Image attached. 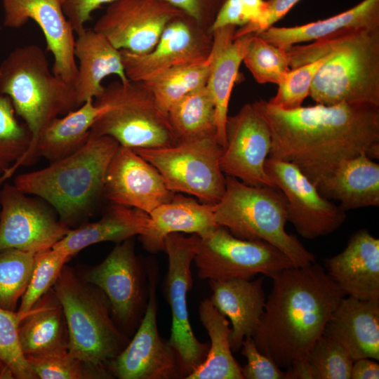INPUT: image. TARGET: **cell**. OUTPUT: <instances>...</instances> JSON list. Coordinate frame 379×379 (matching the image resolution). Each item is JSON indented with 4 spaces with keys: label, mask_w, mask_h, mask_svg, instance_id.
<instances>
[{
    "label": "cell",
    "mask_w": 379,
    "mask_h": 379,
    "mask_svg": "<svg viewBox=\"0 0 379 379\" xmlns=\"http://www.w3.org/2000/svg\"><path fill=\"white\" fill-rule=\"evenodd\" d=\"M117 0H60L64 13L74 33L85 29V24L91 19V14L104 4Z\"/></svg>",
    "instance_id": "obj_45"
},
{
    "label": "cell",
    "mask_w": 379,
    "mask_h": 379,
    "mask_svg": "<svg viewBox=\"0 0 379 379\" xmlns=\"http://www.w3.org/2000/svg\"><path fill=\"white\" fill-rule=\"evenodd\" d=\"M305 360L312 379H350L354 361L338 341L324 333Z\"/></svg>",
    "instance_id": "obj_40"
},
{
    "label": "cell",
    "mask_w": 379,
    "mask_h": 379,
    "mask_svg": "<svg viewBox=\"0 0 379 379\" xmlns=\"http://www.w3.org/2000/svg\"><path fill=\"white\" fill-rule=\"evenodd\" d=\"M234 26H225L212 32L213 44L209 54L211 69L206 87L215 107L217 139L226 145L225 125L231 93L247 48L255 33L234 38Z\"/></svg>",
    "instance_id": "obj_22"
},
{
    "label": "cell",
    "mask_w": 379,
    "mask_h": 379,
    "mask_svg": "<svg viewBox=\"0 0 379 379\" xmlns=\"http://www.w3.org/2000/svg\"><path fill=\"white\" fill-rule=\"evenodd\" d=\"M146 270L149 296L143 317L132 340L109 363L108 371L119 379L183 378L176 352L158 331V269L149 264Z\"/></svg>",
    "instance_id": "obj_13"
},
{
    "label": "cell",
    "mask_w": 379,
    "mask_h": 379,
    "mask_svg": "<svg viewBox=\"0 0 379 379\" xmlns=\"http://www.w3.org/2000/svg\"><path fill=\"white\" fill-rule=\"evenodd\" d=\"M379 364L375 359L363 358L354 361L350 379H378Z\"/></svg>",
    "instance_id": "obj_48"
},
{
    "label": "cell",
    "mask_w": 379,
    "mask_h": 379,
    "mask_svg": "<svg viewBox=\"0 0 379 379\" xmlns=\"http://www.w3.org/2000/svg\"><path fill=\"white\" fill-rule=\"evenodd\" d=\"M182 13L164 0H117L108 5L93 29L119 50L144 53L154 48L166 25Z\"/></svg>",
    "instance_id": "obj_18"
},
{
    "label": "cell",
    "mask_w": 379,
    "mask_h": 379,
    "mask_svg": "<svg viewBox=\"0 0 379 379\" xmlns=\"http://www.w3.org/2000/svg\"><path fill=\"white\" fill-rule=\"evenodd\" d=\"M323 62L324 58H320L296 68L290 69L278 83L276 95L267 102L285 110L301 107L305 99L310 96L312 81Z\"/></svg>",
    "instance_id": "obj_42"
},
{
    "label": "cell",
    "mask_w": 379,
    "mask_h": 379,
    "mask_svg": "<svg viewBox=\"0 0 379 379\" xmlns=\"http://www.w3.org/2000/svg\"><path fill=\"white\" fill-rule=\"evenodd\" d=\"M70 257L62 249L51 247L35 253L28 286L22 296L17 317L20 322L34 304L50 290Z\"/></svg>",
    "instance_id": "obj_37"
},
{
    "label": "cell",
    "mask_w": 379,
    "mask_h": 379,
    "mask_svg": "<svg viewBox=\"0 0 379 379\" xmlns=\"http://www.w3.org/2000/svg\"><path fill=\"white\" fill-rule=\"evenodd\" d=\"M149 219V214L139 209L112 204L100 220L69 230L53 247L62 249L71 257L97 243H121L135 235L145 234Z\"/></svg>",
    "instance_id": "obj_29"
},
{
    "label": "cell",
    "mask_w": 379,
    "mask_h": 379,
    "mask_svg": "<svg viewBox=\"0 0 379 379\" xmlns=\"http://www.w3.org/2000/svg\"><path fill=\"white\" fill-rule=\"evenodd\" d=\"M100 112L93 99L53 119L40 134L36 157L50 162L65 158L79 149L88 141L91 128Z\"/></svg>",
    "instance_id": "obj_31"
},
{
    "label": "cell",
    "mask_w": 379,
    "mask_h": 379,
    "mask_svg": "<svg viewBox=\"0 0 379 379\" xmlns=\"http://www.w3.org/2000/svg\"><path fill=\"white\" fill-rule=\"evenodd\" d=\"M34 255L14 248L0 252V307L15 311L30 280Z\"/></svg>",
    "instance_id": "obj_36"
},
{
    "label": "cell",
    "mask_w": 379,
    "mask_h": 379,
    "mask_svg": "<svg viewBox=\"0 0 379 379\" xmlns=\"http://www.w3.org/2000/svg\"><path fill=\"white\" fill-rule=\"evenodd\" d=\"M214 205L175 193L171 201L149 214L147 229L140 236L143 247L155 253L164 251V239L170 234L183 232L199 237L206 234L218 225Z\"/></svg>",
    "instance_id": "obj_26"
},
{
    "label": "cell",
    "mask_w": 379,
    "mask_h": 379,
    "mask_svg": "<svg viewBox=\"0 0 379 379\" xmlns=\"http://www.w3.org/2000/svg\"><path fill=\"white\" fill-rule=\"evenodd\" d=\"M348 210L379 206V164L362 153L339 165L317 186Z\"/></svg>",
    "instance_id": "obj_27"
},
{
    "label": "cell",
    "mask_w": 379,
    "mask_h": 379,
    "mask_svg": "<svg viewBox=\"0 0 379 379\" xmlns=\"http://www.w3.org/2000/svg\"><path fill=\"white\" fill-rule=\"evenodd\" d=\"M0 94L11 99L32 133L19 167L36 159V142L44 129L80 106L74 87L54 74L45 53L35 44L15 48L0 64Z\"/></svg>",
    "instance_id": "obj_5"
},
{
    "label": "cell",
    "mask_w": 379,
    "mask_h": 379,
    "mask_svg": "<svg viewBox=\"0 0 379 379\" xmlns=\"http://www.w3.org/2000/svg\"><path fill=\"white\" fill-rule=\"evenodd\" d=\"M301 0H267L266 11L257 33L265 31L281 20Z\"/></svg>",
    "instance_id": "obj_47"
},
{
    "label": "cell",
    "mask_w": 379,
    "mask_h": 379,
    "mask_svg": "<svg viewBox=\"0 0 379 379\" xmlns=\"http://www.w3.org/2000/svg\"><path fill=\"white\" fill-rule=\"evenodd\" d=\"M167 116L178 142L217 137L215 102L206 86L175 102Z\"/></svg>",
    "instance_id": "obj_33"
},
{
    "label": "cell",
    "mask_w": 379,
    "mask_h": 379,
    "mask_svg": "<svg viewBox=\"0 0 379 379\" xmlns=\"http://www.w3.org/2000/svg\"><path fill=\"white\" fill-rule=\"evenodd\" d=\"M243 62L259 84H278L291 69L286 48L274 46L256 34L249 43Z\"/></svg>",
    "instance_id": "obj_38"
},
{
    "label": "cell",
    "mask_w": 379,
    "mask_h": 379,
    "mask_svg": "<svg viewBox=\"0 0 379 379\" xmlns=\"http://www.w3.org/2000/svg\"><path fill=\"white\" fill-rule=\"evenodd\" d=\"M324 333L338 341L353 361L379 359V300L345 296L328 319Z\"/></svg>",
    "instance_id": "obj_23"
},
{
    "label": "cell",
    "mask_w": 379,
    "mask_h": 379,
    "mask_svg": "<svg viewBox=\"0 0 379 379\" xmlns=\"http://www.w3.org/2000/svg\"><path fill=\"white\" fill-rule=\"evenodd\" d=\"M4 378H13L11 373L6 368L0 365V379Z\"/></svg>",
    "instance_id": "obj_49"
},
{
    "label": "cell",
    "mask_w": 379,
    "mask_h": 379,
    "mask_svg": "<svg viewBox=\"0 0 379 379\" xmlns=\"http://www.w3.org/2000/svg\"><path fill=\"white\" fill-rule=\"evenodd\" d=\"M225 135L226 145L220 158L222 173L247 185L275 187L265 169L271 133L255 102L246 103L237 114L228 115Z\"/></svg>",
    "instance_id": "obj_17"
},
{
    "label": "cell",
    "mask_w": 379,
    "mask_h": 379,
    "mask_svg": "<svg viewBox=\"0 0 379 379\" xmlns=\"http://www.w3.org/2000/svg\"><path fill=\"white\" fill-rule=\"evenodd\" d=\"M263 280V277L253 280H209L212 291L209 300L231 321L230 343L232 352L241 350L245 337L252 336L259 323L266 302Z\"/></svg>",
    "instance_id": "obj_24"
},
{
    "label": "cell",
    "mask_w": 379,
    "mask_h": 379,
    "mask_svg": "<svg viewBox=\"0 0 379 379\" xmlns=\"http://www.w3.org/2000/svg\"><path fill=\"white\" fill-rule=\"evenodd\" d=\"M133 149L158 170L171 192L193 195L208 204L222 198L226 180L220 167L223 147L216 136L167 147Z\"/></svg>",
    "instance_id": "obj_9"
},
{
    "label": "cell",
    "mask_w": 379,
    "mask_h": 379,
    "mask_svg": "<svg viewBox=\"0 0 379 379\" xmlns=\"http://www.w3.org/2000/svg\"><path fill=\"white\" fill-rule=\"evenodd\" d=\"M20 322L15 311L0 307V365L8 369L13 378H36L20 343Z\"/></svg>",
    "instance_id": "obj_41"
},
{
    "label": "cell",
    "mask_w": 379,
    "mask_h": 379,
    "mask_svg": "<svg viewBox=\"0 0 379 379\" xmlns=\"http://www.w3.org/2000/svg\"><path fill=\"white\" fill-rule=\"evenodd\" d=\"M83 280L105 294L116 323L126 330L139 326L147 305L149 283L146 268L135 256L133 237L117 244Z\"/></svg>",
    "instance_id": "obj_12"
},
{
    "label": "cell",
    "mask_w": 379,
    "mask_h": 379,
    "mask_svg": "<svg viewBox=\"0 0 379 379\" xmlns=\"http://www.w3.org/2000/svg\"><path fill=\"white\" fill-rule=\"evenodd\" d=\"M241 353L247 360L241 368L244 379H286V372L258 350L251 336L244 339Z\"/></svg>",
    "instance_id": "obj_43"
},
{
    "label": "cell",
    "mask_w": 379,
    "mask_h": 379,
    "mask_svg": "<svg viewBox=\"0 0 379 379\" xmlns=\"http://www.w3.org/2000/svg\"><path fill=\"white\" fill-rule=\"evenodd\" d=\"M77 35L74 54L78 65L74 88L81 105L102 93L105 87L102 81L105 77L115 74L123 83L129 79L125 73L121 50L105 36L86 28Z\"/></svg>",
    "instance_id": "obj_25"
},
{
    "label": "cell",
    "mask_w": 379,
    "mask_h": 379,
    "mask_svg": "<svg viewBox=\"0 0 379 379\" xmlns=\"http://www.w3.org/2000/svg\"><path fill=\"white\" fill-rule=\"evenodd\" d=\"M164 1L191 17L201 27L210 32L220 9L225 1V0Z\"/></svg>",
    "instance_id": "obj_44"
},
{
    "label": "cell",
    "mask_w": 379,
    "mask_h": 379,
    "mask_svg": "<svg viewBox=\"0 0 379 379\" xmlns=\"http://www.w3.org/2000/svg\"><path fill=\"white\" fill-rule=\"evenodd\" d=\"M213 44V33L181 13L164 29L149 51L134 53L121 50L127 78L145 81L169 69L205 60Z\"/></svg>",
    "instance_id": "obj_16"
},
{
    "label": "cell",
    "mask_w": 379,
    "mask_h": 379,
    "mask_svg": "<svg viewBox=\"0 0 379 379\" xmlns=\"http://www.w3.org/2000/svg\"><path fill=\"white\" fill-rule=\"evenodd\" d=\"M14 185L0 190V252L18 249L36 253L53 247L70 230L55 211Z\"/></svg>",
    "instance_id": "obj_15"
},
{
    "label": "cell",
    "mask_w": 379,
    "mask_h": 379,
    "mask_svg": "<svg viewBox=\"0 0 379 379\" xmlns=\"http://www.w3.org/2000/svg\"><path fill=\"white\" fill-rule=\"evenodd\" d=\"M1 3L4 27L20 28L29 20L39 25L47 50L53 56V72L74 87L77 74L74 54L75 33L64 13L60 0H1Z\"/></svg>",
    "instance_id": "obj_20"
},
{
    "label": "cell",
    "mask_w": 379,
    "mask_h": 379,
    "mask_svg": "<svg viewBox=\"0 0 379 379\" xmlns=\"http://www.w3.org/2000/svg\"><path fill=\"white\" fill-rule=\"evenodd\" d=\"M18 336L25 357L67 347L64 312L52 288L20 322Z\"/></svg>",
    "instance_id": "obj_30"
},
{
    "label": "cell",
    "mask_w": 379,
    "mask_h": 379,
    "mask_svg": "<svg viewBox=\"0 0 379 379\" xmlns=\"http://www.w3.org/2000/svg\"><path fill=\"white\" fill-rule=\"evenodd\" d=\"M286 52L291 69L324 58L310 93L317 104L379 107V27L347 30Z\"/></svg>",
    "instance_id": "obj_3"
},
{
    "label": "cell",
    "mask_w": 379,
    "mask_h": 379,
    "mask_svg": "<svg viewBox=\"0 0 379 379\" xmlns=\"http://www.w3.org/2000/svg\"><path fill=\"white\" fill-rule=\"evenodd\" d=\"M270 278L272 288L251 337L261 353L286 369L307 358L346 295L315 262L291 266Z\"/></svg>",
    "instance_id": "obj_2"
},
{
    "label": "cell",
    "mask_w": 379,
    "mask_h": 379,
    "mask_svg": "<svg viewBox=\"0 0 379 379\" xmlns=\"http://www.w3.org/2000/svg\"><path fill=\"white\" fill-rule=\"evenodd\" d=\"M210 69L208 55L204 61L169 69L143 82L153 93L159 107L167 114L178 100L206 86Z\"/></svg>",
    "instance_id": "obj_34"
},
{
    "label": "cell",
    "mask_w": 379,
    "mask_h": 379,
    "mask_svg": "<svg viewBox=\"0 0 379 379\" xmlns=\"http://www.w3.org/2000/svg\"><path fill=\"white\" fill-rule=\"evenodd\" d=\"M11 99L0 94V183L11 177L32 142V133L20 123Z\"/></svg>",
    "instance_id": "obj_35"
},
{
    "label": "cell",
    "mask_w": 379,
    "mask_h": 379,
    "mask_svg": "<svg viewBox=\"0 0 379 379\" xmlns=\"http://www.w3.org/2000/svg\"><path fill=\"white\" fill-rule=\"evenodd\" d=\"M199 237L172 233L164 239L168 270L164 284L171 312V329L168 340L176 352L182 378L195 370L206 359L210 343H201L193 333L188 316L187 294L192 286L191 265Z\"/></svg>",
    "instance_id": "obj_11"
},
{
    "label": "cell",
    "mask_w": 379,
    "mask_h": 379,
    "mask_svg": "<svg viewBox=\"0 0 379 379\" xmlns=\"http://www.w3.org/2000/svg\"><path fill=\"white\" fill-rule=\"evenodd\" d=\"M324 263L345 295L379 300V239L367 230L353 234L345 249L326 258Z\"/></svg>",
    "instance_id": "obj_21"
},
{
    "label": "cell",
    "mask_w": 379,
    "mask_h": 379,
    "mask_svg": "<svg viewBox=\"0 0 379 379\" xmlns=\"http://www.w3.org/2000/svg\"><path fill=\"white\" fill-rule=\"evenodd\" d=\"M119 146L109 136L90 135L73 154L17 175L13 185L46 202L69 226L86 215L102 195L105 173Z\"/></svg>",
    "instance_id": "obj_4"
},
{
    "label": "cell",
    "mask_w": 379,
    "mask_h": 379,
    "mask_svg": "<svg viewBox=\"0 0 379 379\" xmlns=\"http://www.w3.org/2000/svg\"><path fill=\"white\" fill-rule=\"evenodd\" d=\"M379 27V0H363L351 8L324 20L294 27L272 26L256 34L267 42L288 48L324 39L347 30Z\"/></svg>",
    "instance_id": "obj_28"
},
{
    "label": "cell",
    "mask_w": 379,
    "mask_h": 379,
    "mask_svg": "<svg viewBox=\"0 0 379 379\" xmlns=\"http://www.w3.org/2000/svg\"><path fill=\"white\" fill-rule=\"evenodd\" d=\"M100 112L90 135H107L131 149L175 145L178 138L168 116L143 81H114L95 100Z\"/></svg>",
    "instance_id": "obj_8"
},
{
    "label": "cell",
    "mask_w": 379,
    "mask_h": 379,
    "mask_svg": "<svg viewBox=\"0 0 379 379\" xmlns=\"http://www.w3.org/2000/svg\"><path fill=\"white\" fill-rule=\"evenodd\" d=\"M40 379L106 378L103 374L72 354L67 347L26 357Z\"/></svg>",
    "instance_id": "obj_39"
},
{
    "label": "cell",
    "mask_w": 379,
    "mask_h": 379,
    "mask_svg": "<svg viewBox=\"0 0 379 379\" xmlns=\"http://www.w3.org/2000/svg\"><path fill=\"white\" fill-rule=\"evenodd\" d=\"M174 194L153 165L133 149L119 145L105 173L102 192L105 199L111 204L149 214Z\"/></svg>",
    "instance_id": "obj_19"
},
{
    "label": "cell",
    "mask_w": 379,
    "mask_h": 379,
    "mask_svg": "<svg viewBox=\"0 0 379 379\" xmlns=\"http://www.w3.org/2000/svg\"><path fill=\"white\" fill-rule=\"evenodd\" d=\"M225 190L214 205L216 222L234 236L267 242L285 254L295 267L315 262V256L293 235L286 232L287 202L271 186H253L225 176Z\"/></svg>",
    "instance_id": "obj_7"
},
{
    "label": "cell",
    "mask_w": 379,
    "mask_h": 379,
    "mask_svg": "<svg viewBox=\"0 0 379 379\" xmlns=\"http://www.w3.org/2000/svg\"><path fill=\"white\" fill-rule=\"evenodd\" d=\"M265 169L287 202L288 221L303 238L314 239L337 230L345 211L322 196L317 186L294 164L267 158Z\"/></svg>",
    "instance_id": "obj_14"
},
{
    "label": "cell",
    "mask_w": 379,
    "mask_h": 379,
    "mask_svg": "<svg viewBox=\"0 0 379 379\" xmlns=\"http://www.w3.org/2000/svg\"><path fill=\"white\" fill-rule=\"evenodd\" d=\"M245 25L236 29L234 38L249 33H257L265 11V0H238Z\"/></svg>",
    "instance_id": "obj_46"
},
{
    "label": "cell",
    "mask_w": 379,
    "mask_h": 379,
    "mask_svg": "<svg viewBox=\"0 0 379 379\" xmlns=\"http://www.w3.org/2000/svg\"><path fill=\"white\" fill-rule=\"evenodd\" d=\"M52 288L64 312L69 352L106 378H113L107 366L129 338L112 319L105 294L65 265Z\"/></svg>",
    "instance_id": "obj_6"
},
{
    "label": "cell",
    "mask_w": 379,
    "mask_h": 379,
    "mask_svg": "<svg viewBox=\"0 0 379 379\" xmlns=\"http://www.w3.org/2000/svg\"><path fill=\"white\" fill-rule=\"evenodd\" d=\"M272 136L269 158L297 166L316 186L346 160L379 158V107L338 104L285 110L254 102Z\"/></svg>",
    "instance_id": "obj_1"
},
{
    "label": "cell",
    "mask_w": 379,
    "mask_h": 379,
    "mask_svg": "<svg viewBox=\"0 0 379 379\" xmlns=\"http://www.w3.org/2000/svg\"><path fill=\"white\" fill-rule=\"evenodd\" d=\"M199 315L209 335L210 346L204 361L185 379H244L242 367L232 353L231 328L227 317L213 306L209 298L201 301Z\"/></svg>",
    "instance_id": "obj_32"
},
{
    "label": "cell",
    "mask_w": 379,
    "mask_h": 379,
    "mask_svg": "<svg viewBox=\"0 0 379 379\" xmlns=\"http://www.w3.org/2000/svg\"><path fill=\"white\" fill-rule=\"evenodd\" d=\"M193 261L198 277L208 281L251 279L258 274L270 277L293 266L285 254L270 244L239 238L220 225L199 237Z\"/></svg>",
    "instance_id": "obj_10"
}]
</instances>
